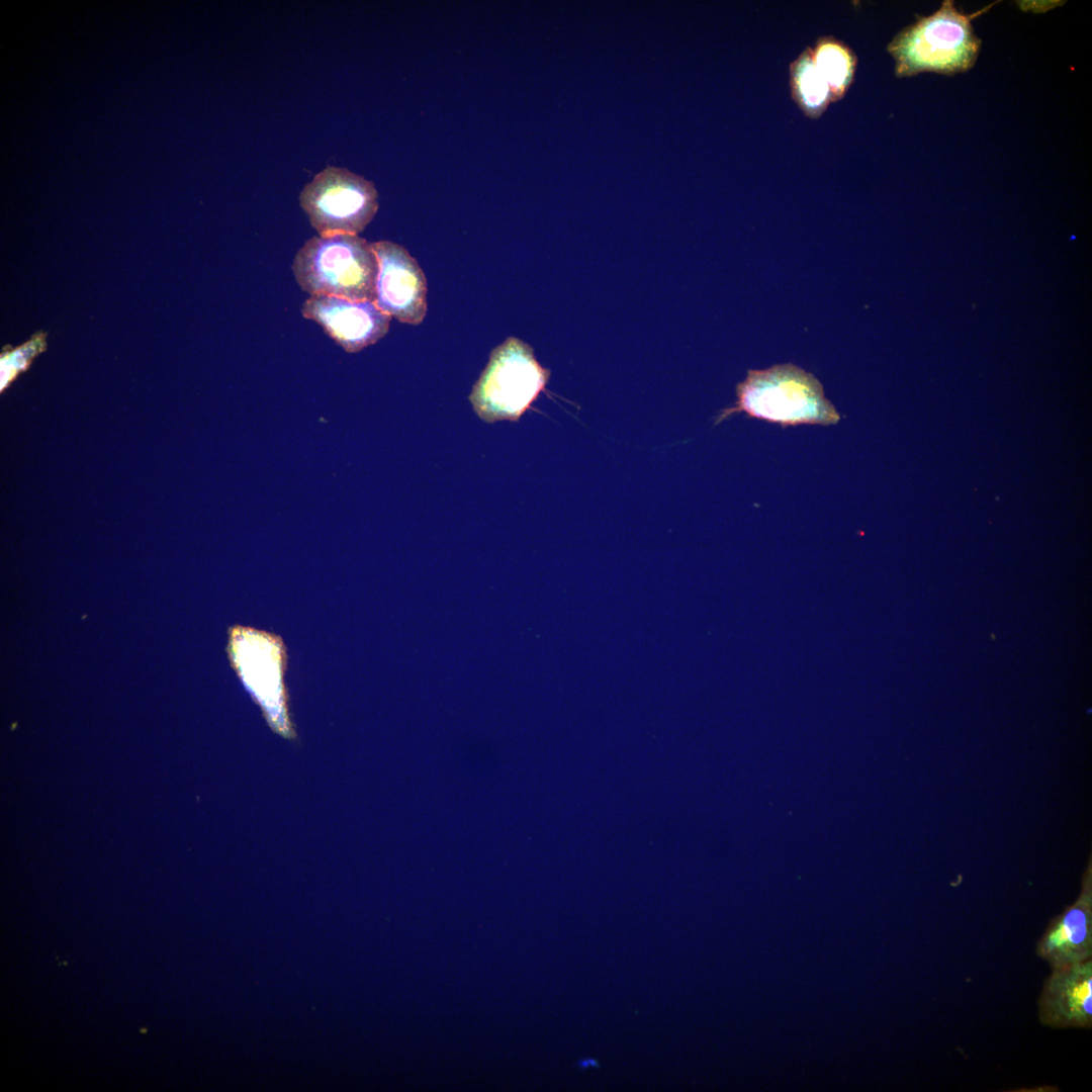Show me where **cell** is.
Returning <instances> with one entry per match:
<instances>
[{"mask_svg": "<svg viewBox=\"0 0 1092 1092\" xmlns=\"http://www.w3.org/2000/svg\"><path fill=\"white\" fill-rule=\"evenodd\" d=\"M378 260L374 303L400 323L419 325L427 313V280L406 249L390 241L372 243Z\"/></svg>", "mask_w": 1092, "mask_h": 1092, "instance_id": "obj_7", "label": "cell"}, {"mask_svg": "<svg viewBox=\"0 0 1092 1092\" xmlns=\"http://www.w3.org/2000/svg\"><path fill=\"white\" fill-rule=\"evenodd\" d=\"M291 269L301 290L374 302L378 260L372 243L358 235L315 236L294 256Z\"/></svg>", "mask_w": 1092, "mask_h": 1092, "instance_id": "obj_3", "label": "cell"}, {"mask_svg": "<svg viewBox=\"0 0 1092 1092\" xmlns=\"http://www.w3.org/2000/svg\"><path fill=\"white\" fill-rule=\"evenodd\" d=\"M1036 953L1051 969L1092 959V860L1073 904L1055 917L1037 942Z\"/></svg>", "mask_w": 1092, "mask_h": 1092, "instance_id": "obj_9", "label": "cell"}, {"mask_svg": "<svg viewBox=\"0 0 1092 1092\" xmlns=\"http://www.w3.org/2000/svg\"><path fill=\"white\" fill-rule=\"evenodd\" d=\"M550 374L530 345L510 337L492 350L469 400L484 422H516L545 389Z\"/></svg>", "mask_w": 1092, "mask_h": 1092, "instance_id": "obj_4", "label": "cell"}, {"mask_svg": "<svg viewBox=\"0 0 1092 1092\" xmlns=\"http://www.w3.org/2000/svg\"><path fill=\"white\" fill-rule=\"evenodd\" d=\"M228 650L233 667L271 729L285 738H295L284 685L287 655L282 639L266 631L235 626L230 630Z\"/></svg>", "mask_w": 1092, "mask_h": 1092, "instance_id": "obj_5", "label": "cell"}, {"mask_svg": "<svg viewBox=\"0 0 1092 1092\" xmlns=\"http://www.w3.org/2000/svg\"><path fill=\"white\" fill-rule=\"evenodd\" d=\"M810 50L815 65L828 84L831 102L838 101L853 81L856 68L854 53L832 36L818 38Z\"/></svg>", "mask_w": 1092, "mask_h": 1092, "instance_id": "obj_12", "label": "cell"}, {"mask_svg": "<svg viewBox=\"0 0 1092 1092\" xmlns=\"http://www.w3.org/2000/svg\"><path fill=\"white\" fill-rule=\"evenodd\" d=\"M736 395L735 404L721 411L716 424L741 412L782 427L832 425L840 419L818 379L790 363L749 370L745 380L737 384Z\"/></svg>", "mask_w": 1092, "mask_h": 1092, "instance_id": "obj_1", "label": "cell"}, {"mask_svg": "<svg viewBox=\"0 0 1092 1092\" xmlns=\"http://www.w3.org/2000/svg\"><path fill=\"white\" fill-rule=\"evenodd\" d=\"M47 349V334L38 332L28 341L16 348H3L0 356V390H5L11 382L28 369L32 360Z\"/></svg>", "mask_w": 1092, "mask_h": 1092, "instance_id": "obj_13", "label": "cell"}, {"mask_svg": "<svg viewBox=\"0 0 1092 1092\" xmlns=\"http://www.w3.org/2000/svg\"><path fill=\"white\" fill-rule=\"evenodd\" d=\"M792 96L810 118H818L831 102L830 90L807 48L790 66Z\"/></svg>", "mask_w": 1092, "mask_h": 1092, "instance_id": "obj_11", "label": "cell"}, {"mask_svg": "<svg viewBox=\"0 0 1092 1092\" xmlns=\"http://www.w3.org/2000/svg\"><path fill=\"white\" fill-rule=\"evenodd\" d=\"M302 315L318 324L348 353H356L382 339L391 316L371 300L314 294L302 304Z\"/></svg>", "mask_w": 1092, "mask_h": 1092, "instance_id": "obj_8", "label": "cell"}, {"mask_svg": "<svg viewBox=\"0 0 1092 1092\" xmlns=\"http://www.w3.org/2000/svg\"><path fill=\"white\" fill-rule=\"evenodd\" d=\"M299 204L318 236L358 235L378 210V193L364 177L328 166L302 188Z\"/></svg>", "mask_w": 1092, "mask_h": 1092, "instance_id": "obj_6", "label": "cell"}, {"mask_svg": "<svg viewBox=\"0 0 1092 1092\" xmlns=\"http://www.w3.org/2000/svg\"><path fill=\"white\" fill-rule=\"evenodd\" d=\"M982 11L967 15L946 0L937 11L901 30L887 47L895 60L896 76L922 72L952 75L970 70L981 47L971 20Z\"/></svg>", "mask_w": 1092, "mask_h": 1092, "instance_id": "obj_2", "label": "cell"}, {"mask_svg": "<svg viewBox=\"0 0 1092 1092\" xmlns=\"http://www.w3.org/2000/svg\"><path fill=\"white\" fill-rule=\"evenodd\" d=\"M1038 1019L1053 1028H1091L1092 959L1052 969L1037 1004Z\"/></svg>", "mask_w": 1092, "mask_h": 1092, "instance_id": "obj_10", "label": "cell"}]
</instances>
